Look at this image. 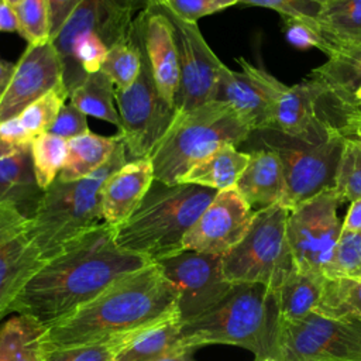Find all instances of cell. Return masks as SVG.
<instances>
[{
	"label": "cell",
	"instance_id": "cell-1",
	"mask_svg": "<svg viewBox=\"0 0 361 361\" xmlns=\"http://www.w3.org/2000/svg\"><path fill=\"white\" fill-rule=\"evenodd\" d=\"M151 261L120 248L114 227L102 223L48 258L10 306L47 329L93 300L121 276Z\"/></svg>",
	"mask_w": 361,
	"mask_h": 361
},
{
	"label": "cell",
	"instance_id": "cell-2",
	"mask_svg": "<svg viewBox=\"0 0 361 361\" xmlns=\"http://www.w3.org/2000/svg\"><path fill=\"white\" fill-rule=\"evenodd\" d=\"M179 292L151 262L114 281L66 319L44 329L41 348H62L133 334L178 314Z\"/></svg>",
	"mask_w": 361,
	"mask_h": 361
},
{
	"label": "cell",
	"instance_id": "cell-3",
	"mask_svg": "<svg viewBox=\"0 0 361 361\" xmlns=\"http://www.w3.org/2000/svg\"><path fill=\"white\" fill-rule=\"evenodd\" d=\"M219 190L195 183L154 180L134 213L114 227L120 248L151 262L183 250V238Z\"/></svg>",
	"mask_w": 361,
	"mask_h": 361
},
{
	"label": "cell",
	"instance_id": "cell-4",
	"mask_svg": "<svg viewBox=\"0 0 361 361\" xmlns=\"http://www.w3.org/2000/svg\"><path fill=\"white\" fill-rule=\"evenodd\" d=\"M278 312L269 289L259 283H234L213 307L180 324L185 350L209 344L237 345L255 361L271 358Z\"/></svg>",
	"mask_w": 361,
	"mask_h": 361
},
{
	"label": "cell",
	"instance_id": "cell-5",
	"mask_svg": "<svg viewBox=\"0 0 361 361\" xmlns=\"http://www.w3.org/2000/svg\"><path fill=\"white\" fill-rule=\"evenodd\" d=\"M121 135V134H120ZM128 161L123 138L107 162L87 178L65 182L56 178L28 219L30 235L44 259L103 221L102 188L106 179Z\"/></svg>",
	"mask_w": 361,
	"mask_h": 361
},
{
	"label": "cell",
	"instance_id": "cell-6",
	"mask_svg": "<svg viewBox=\"0 0 361 361\" xmlns=\"http://www.w3.org/2000/svg\"><path fill=\"white\" fill-rule=\"evenodd\" d=\"M251 128L224 102L212 100L178 113L171 127L149 154L155 180L178 183L200 159L223 145L244 142Z\"/></svg>",
	"mask_w": 361,
	"mask_h": 361
},
{
	"label": "cell",
	"instance_id": "cell-7",
	"mask_svg": "<svg viewBox=\"0 0 361 361\" xmlns=\"http://www.w3.org/2000/svg\"><path fill=\"white\" fill-rule=\"evenodd\" d=\"M288 214L281 203L255 210L244 238L223 257L224 275L231 283H259L271 292L293 268Z\"/></svg>",
	"mask_w": 361,
	"mask_h": 361
},
{
	"label": "cell",
	"instance_id": "cell-8",
	"mask_svg": "<svg viewBox=\"0 0 361 361\" xmlns=\"http://www.w3.org/2000/svg\"><path fill=\"white\" fill-rule=\"evenodd\" d=\"M141 54V69L137 79L126 89L114 90L120 114V128L128 161L148 158L165 135L178 111L161 96L134 21L128 31Z\"/></svg>",
	"mask_w": 361,
	"mask_h": 361
},
{
	"label": "cell",
	"instance_id": "cell-9",
	"mask_svg": "<svg viewBox=\"0 0 361 361\" xmlns=\"http://www.w3.org/2000/svg\"><path fill=\"white\" fill-rule=\"evenodd\" d=\"M276 361H361V323L309 313L296 322L276 320Z\"/></svg>",
	"mask_w": 361,
	"mask_h": 361
},
{
	"label": "cell",
	"instance_id": "cell-10",
	"mask_svg": "<svg viewBox=\"0 0 361 361\" xmlns=\"http://www.w3.org/2000/svg\"><path fill=\"white\" fill-rule=\"evenodd\" d=\"M237 62L241 71L271 97L274 104V130L307 144H316L331 134H337L331 130L324 116V109H320L323 97L329 92L322 80L310 75L300 83L288 86L244 58H238Z\"/></svg>",
	"mask_w": 361,
	"mask_h": 361
},
{
	"label": "cell",
	"instance_id": "cell-11",
	"mask_svg": "<svg viewBox=\"0 0 361 361\" xmlns=\"http://www.w3.org/2000/svg\"><path fill=\"white\" fill-rule=\"evenodd\" d=\"M341 203L337 190L329 189L289 210L286 237L298 269L323 276L343 230Z\"/></svg>",
	"mask_w": 361,
	"mask_h": 361
},
{
	"label": "cell",
	"instance_id": "cell-12",
	"mask_svg": "<svg viewBox=\"0 0 361 361\" xmlns=\"http://www.w3.org/2000/svg\"><path fill=\"white\" fill-rule=\"evenodd\" d=\"M344 142L341 134H331L316 144L298 140L269 144L278 152L283 168L285 193L281 204L292 210L319 193L334 189Z\"/></svg>",
	"mask_w": 361,
	"mask_h": 361
},
{
	"label": "cell",
	"instance_id": "cell-13",
	"mask_svg": "<svg viewBox=\"0 0 361 361\" xmlns=\"http://www.w3.org/2000/svg\"><path fill=\"white\" fill-rule=\"evenodd\" d=\"M179 292L180 322L190 320L217 305L233 288L223 269V257L182 250L155 262Z\"/></svg>",
	"mask_w": 361,
	"mask_h": 361
},
{
	"label": "cell",
	"instance_id": "cell-14",
	"mask_svg": "<svg viewBox=\"0 0 361 361\" xmlns=\"http://www.w3.org/2000/svg\"><path fill=\"white\" fill-rule=\"evenodd\" d=\"M173 28L179 55L180 82L175 107L178 113L193 110L214 100L223 62L203 38L197 23L182 20L157 0Z\"/></svg>",
	"mask_w": 361,
	"mask_h": 361
},
{
	"label": "cell",
	"instance_id": "cell-15",
	"mask_svg": "<svg viewBox=\"0 0 361 361\" xmlns=\"http://www.w3.org/2000/svg\"><path fill=\"white\" fill-rule=\"evenodd\" d=\"M148 0H83L52 41L63 68V83L72 69L71 49L75 39L86 32L96 34L106 45L127 39L137 14Z\"/></svg>",
	"mask_w": 361,
	"mask_h": 361
},
{
	"label": "cell",
	"instance_id": "cell-16",
	"mask_svg": "<svg viewBox=\"0 0 361 361\" xmlns=\"http://www.w3.org/2000/svg\"><path fill=\"white\" fill-rule=\"evenodd\" d=\"M255 210L235 188L217 192L183 238V250L224 257L247 234Z\"/></svg>",
	"mask_w": 361,
	"mask_h": 361
},
{
	"label": "cell",
	"instance_id": "cell-17",
	"mask_svg": "<svg viewBox=\"0 0 361 361\" xmlns=\"http://www.w3.org/2000/svg\"><path fill=\"white\" fill-rule=\"evenodd\" d=\"M61 85H65L63 68L52 41L27 45L14 63L10 80L0 90V124Z\"/></svg>",
	"mask_w": 361,
	"mask_h": 361
},
{
	"label": "cell",
	"instance_id": "cell-18",
	"mask_svg": "<svg viewBox=\"0 0 361 361\" xmlns=\"http://www.w3.org/2000/svg\"><path fill=\"white\" fill-rule=\"evenodd\" d=\"M45 259L28 231V219L18 212L0 207V323L24 285Z\"/></svg>",
	"mask_w": 361,
	"mask_h": 361
},
{
	"label": "cell",
	"instance_id": "cell-19",
	"mask_svg": "<svg viewBox=\"0 0 361 361\" xmlns=\"http://www.w3.org/2000/svg\"><path fill=\"white\" fill-rule=\"evenodd\" d=\"M134 27L137 28L161 96L169 106L175 107L180 69L171 21L157 0H148L134 18Z\"/></svg>",
	"mask_w": 361,
	"mask_h": 361
},
{
	"label": "cell",
	"instance_id": "cell-20",
	"mask_svg": "<svg viewBox=\"0 0 361 361\" xmlns=\"http://www.w3.org/2000/svg\"><path fill=\"white\" fill-rule=\"evenodd\" d=\"M155 180L149 158L127 161L114 171L102 188L103 221L116 227L140 206Z\"/></svg>",
	"mask_w": 361,
	"mask_h": 361
},
{
	"label": "cell",
	"instance_id": "cell-21",
	"mask_svg": "<svg viewBox=\"0 0 361 361\" xmlns=\"http://www.w3.org/2000/svg\"><path fill=\"white\" fill-rule=\"evenodd\" d=\"M214 100L227 103L251 131L274 130L271 97L243 71L235 72L223 65Z\"/></svg>",
	"mask_w": 361,
	"mask_h": 361
},
{
	"label": "cell",
	"instance_id": "cell-22",
	"mask_svg": "<svg viewBox=\"0 0 361 361\" xmlns=\"http://www.w3.org/2000/svg\"><path fill=\"white\" fill-rule=\"evenodd\" d=\"M235 189L254 210L282 203L285 178L278 152L269 145L250 152V161L237 180Z\"/></svg>",
	"mask_w": 361,
	"mask_h": 361
},
{
	"label": "cell",
	"instance_id": "cell-23",
	"mask_svg": "<svg viewBox=\"0 0 361 361\" xmlns=\"http://www.w3.org/2000/svg\"><path fill=\"white\" fill-rule=\"evenodd\" d=\"M42 195L34 175L31 145L0 159V207L13 209L31 219Z\"/></svg>",
	"mask_w": 361,
	"mask_h": 361
},
{
	"label": "cell",
	"instance_id": "cell-24",
	"mask_svg": "<svg viewBox=\"0 0 361 361\" xmlns=\"http://www.w3.org/2000/svg\"><path fill=\"white\" fill-rule=\"evenodd\" d=\"M324 276L293 268L271 290L278 319L283 322H296L314 312L320 303Z\"/></svg>",
	"mask_w": 361,
	"mask_h": 361
},
{
	"label": "cell",
	"instance_id": "cell-25",
	"mask_svg": "<svg viewBox=\"0 0 361 361\" xmlns=\"http://www.w3.org/2000/svg\"><path fill=\"white\" fill-rule=\"evenodd\" d=\"M180 324L179 316H173L138 331L117 353L113 361H159L188 351L182 345Z\"/></svg>",
	"mask_w": 361,
	"mask_h": 361
},
{
	"label": "cell",
	"instance_id": "cell-26",
	"mask_svg": "<svg viewBox=\"0 0 361 361\" xmlns=\"http://www.w3.org/2000/svg\"><path fill=\"white\" fill-rule=\"evenodd\" d=\"M250 161V154L227 144L196 162L180 179V183H195L216 190L235 188L238 178Z\"/></svg>",
	"mask_w": 361,
	"mask_h": 361
},
{
	"label": "cell",
	"instance_id": "cell-27",
	"mask_svg": "<svg viewBox=\"0 0 361 361\" xmlns=\"http://www.w3.org/2000/svg\"><path fill=\"white\" fill-rule=\"evenodd\" d=\"M120 140V133L106 137L90 130L68 140V157L58 178L71 182L90 176L107 162Z\"/></svg>",
	"mask_w": 361,
	"mask_h": 361
},
{
	"label": "cell",
	"instance_id": "cell-28",
	"mask_svg": "<svg viewBox=\"0 0 361 361\" xmlns=\"http://www.w3.org/2000/svg\"><path fill=\"white\" fill-rule=\"evenodd\" d=\"M310 75L327 86L329 94L336 102L348 109L357 107L354 93L361 87V45L336 52Z\"/></svg>",
	"mask_w": 361,
	"mask_h": 361
},
{
	"label": "cell",
	"instance_id": "cell-29",
	"mask_svg": "<svg viewBox=\"0 0 361 361\" xmlns=\"http://www.w3.org/2000/svg\"><path fill=\"white\" fill-rule=\"evenodd\" d=\"M44 329L25 316H11L0 323V361H42Z\"/></svg>",
	"mask_w": 361,
	"mask_h": 361
},
{
	"label": "cell",
	"instance_id": "cell-30",
	"mask_svg": "<svg viewBox=\"0 0 361 361\" xmlns=\"http://www.w3.org/2000/svg\"><path fill=\"white\" fill-rule=\"evenodd\" d=\"M116 86L102 72L87 73L86 78L69 92L71 103L86 116H93L120 128V114L114 100Z\"/></svg>",
	"mask_w": 361,
	"mask_h": 361
},
{
	"label": "cell",
	"instance_id": "cell-31",
	"mask_svg": "<svg viewBox=\"0 0 361 361\" xmlns=\"http://www.w3.org/2000/svg\"><path fill=\"white\" fill-rule=\"evenodd\" d=\"M319 24L340 51L361 45V0H326Z\"/></svg>",
	"mask_w": 361,
	"mask_h": 361
},
{
	"label": "cell",
	"instance_id": "cell-32",
	"mask_svg": "<svg viewBox=\"0 0 361 361\" xmlns=\"http://www.w3.org/2000/svg\"><path fill=\"white\" fill-rule=\"evenodd\" d=\"M314 312L361 323V279L326 278L323 295Z\"/></svg>",
	"mask_w": 361,
	"mask_h": 361
},
{
	"label": "cell",
	"instance_id": "cell-33",
	"mask_svg": "<svg viewBox=\"0 0 361 361\" xmlns=\"http://www.w3.org/2000/svg\"><path fill=\"white\" fill-rule=\"evenodd\" d=\"M66 97H69V92L65 85L52 89L39 100L30 104L18 116L13 117L16 127L30 142H32L38 135L49 130L59 110L65 106Z\"/></svg>",
	"mask_w": 361,
	"mask_h": 361
},
{
	"label": "cell",
	"instance_id": "cell-34",
	"mask_svg": "<svg viewBox=\"0 0 361 361\" xmlns=\"http://www.w3.org/2000/svg\"><path fill=\"white\" fill-rule=\"evenodd\" d=\"M31 155L37 183L45 190L59 176L65 165L68 140L48 131L42 133L31 142Z\"/></svg>",
	"mask_w": 361,
	"mask_h": 361
},
{
	"label": "cell",
	"instance_id": "cell-35",
	"mask_svg": "<svg viewBox=\"0 0 361 361\" xmlns=\"http://www.w3.org/2000/svg\"><path fill=\"white\" fill-rule=\"evenodd\" d=\"M141 69V54L137 44L128 35L127 39L111 45L100 66V71L113 82L116 89L128 87Z\"/></svg>",
	"mask_w": 361,
	"mask_h": 361
},
{
	"label": "cell",
	"instance_id": "cell-36",
	"mask_svg": "<svg viewBox=\"0 0 361 361\" xmlns=\"http://www.w3.org/2000/svg\"><path fill=\"white\" fill-rule=\"evenodd\" d=\"M327 279H361V231L341 230L330 262L324 268Z\"/></svg>",
	"mask_w": 361,
	"mask_h": 361
},
{
	"label": "cell",
	"instance_id": "cell-37",
	"mask_svg": "<svg viewBox=\"0 0 361 361\" xmlns=\"http://www.w3.org/2000/svg\"><path fill=\"white\" fill-rule=\"evenodd\" d=\"M137 333L114 337L106 341L42 350V361H113L117 353Z\"/></svg>",
	"mask_w": 361,
	"mask_h": 361
},
{
	"label": "cell",
	"instance_id": "cell-38",
	"mask_svg": "<svg viewBox=\"0 0 361 361\" xmlns=\"http://www.w3.org/2000/svg\"><path fill=\"white\" fill-rule=\"evenodd\" d=\"M334 189L343 202L361 199V138H345Z\"/></svg>",
	"mask_w": 361,
	"mask_h": 361
},
{
	"label": "cell",
	"instance_id": "cell-39",
	"mask_svg": "<svg viewBox=\"0 0 361 361\" xmlns=\"http://www.w3.org/2000/svg\"><path fill=\"white\" fill-rule=\"evenodd\" d=\"M16 13L18 18V34L28 45L51 41L47 0H21L16 6Z\"/></svg>",
	"mask_w": 361,
	"mask_h": 361
},
{
	"label": "cell",
	"instance_id": "cell-40",
	"mask_svg": "<svg viewBox=\"0 0 361 361\" xmlns=\"http://www.w3.org/2000/svg\"><path fill=\"white\" fill-rule=\"evenodd\" d=\"M286 39L298 48L314 47L329 56L340 51V48L326 37L322 27L296 18H283Z\"/></svg>",
	"mask_w": 361,
	"mask_h": 361
},
{
	"label": "cell",
	"instance_id": "cell-41",
	"mask_svg": "<svg viewBox=\"0 0 361 361\" xmlns=\"http://www.w3.org/2000/svg\"><path fill=\"white\" fill-rule=\"evenodd\" d=\"M326 0H240L241 4L258 6L278 11L283 18H296L319 24Z\"/></svg>",
	"mask_w": 361,
	"mask_h": 361
},
{
	"label": "cell",
	"instance_id": "cell-42",
	"mask_svg": "<svg viewBox=\"0 0 361 361\" xmlns=\"http://www.w3.org/2000/svg\"><path fill=\"white\" fill-rule=\"evenodd\" d=\"M172 13L182 20L197 23L202 17L214 14L231 6L240 4V0H161Z\"/></svg>",
	"mask_w": 361,
	"mask_h": 361
},
{
	"label": "cell",
	"instance_id": "cell-43",
	"mask_svg": "<svg viewBox=\"0 0 361 361\" xmlns=\"http://www.w3.org/2000/svg\"><path fill=\"white\" fill-rule=\"evenodd\" d=\"M87 116L79 110L75 104H65L58 116L55 117L54 123L51 124L48 133L62 137L65 140L75 138L89 131L87 126Z\"/></svg>",
	"mask_w": 361,
	"mask_h": 361
},
{
	"label": "cell",
	"instance_id": "cell-44",
	"mask_svg": "<svg viewBox=\"0 0 361 361\" xmlns=\"http://www.w3.org/2000/svg\"><path fill=\"white\" fill-rule=\"evenodd\" d=\"M83 0H47L49 14V39L54 41Z\"/></svg>",
	"mask_w": 361,
	"mask_h": 361
},
{
	"label": "cell",
	"instance_id": "cell-45",
	"mask_svg": "<svg viewBox=\"0 0 361 361\" xmlns=\"http://www.w3.org/2000/svg\"><path fill=\"white\" fill-rule=\"evenodd\" d=\"M0 32H18L16 7L7 0H0Z\"/></svg>",
	"mask_w": 361,
	"mask_h": 361
},
{
	"label": "cell",
	"instance_id": "cell-46",
	"mask_svg": "<svg viewBox=\"0 0 361 361\" xmlns=\"http://www.w3.org/2000/svg\"><path fill=\"white\" fill-rule=\"evenodd\" d=\"M343 230L361 231V199L350 202L348 212L343 220Z\"/></svg>",
	"mask_w": 361,
	"mask_h": 361
},
{
	"label": "cell",
	"instance_id": "cell-47",
	"mask_svg": "<svg viewBox=\"0 0 361 361\" xmlns=\"http://www.w3.org/2000/svg\"><path fill=\"white\" fill-rule=\"evenodd\" d=\"M14 71V63L0 59V90L7 85Z\"/></svg>",
	"mask_w": 361,
	"mask_h": 361
},
{
	"label": "cell",
	"instance_id": "cell-48",
	"mask_svg": "<svg viewBox=\"0 0 361 361\" xmlns=\"http://www.w3.org/2000/svg\"><path fill=\"white\" fill-rule=\"evenodd\" d=\"M193 353H195L193 350H188V351H182V353L169 355L166 358H162L159 361H196L193 357Z\"/></svg>",
	"mask_w": 361,
	"mask_h": 361
},
{
	"label": "cell",
	"instance_id": "cell-49",
	"mask_svg": "<svg viewBox=\"0 0 361 361\" xmlns=\"http://www.w3.org/2000/svg\"><path fill=\"white\" fill-rule=\"evenodd\" d=\"M354 103H355L357 110H358V114H360V117H361V87H358L357 92L354 93ZM358 138H361V137H358Z\"/></svg>",
	"mask_w": 361,
	"mask_h": 361
},
{
	"label": "cell",
	"instance_id": "cell-50",
	"mask_svg": "<svg viewBox=\"0 0 361 361\" xmlns=\"http://www.w3.org/2000/svg\"><path fill=\"white\" fill-rule=\"evenodd\" d=\"M7 1H8V3H10V4H13V6H14V7H16V6H17V4H18V3H20V1H21V0H7Z\"/></svg>",
	"mask_w": 361,
	"mask_h": 361
},
{
	"label": "cell",
	"instance_id": "cell-51",
	"mask_svg": "<svg viewBox=\"0 0 361 361\" xmlns=\"http://www.w3.org/2000/svg\"><path fill=\"white\" fill-rule=\"evenodd\" d=\"M262 361H276V360H274V358H267V360H262Z\"/></svg>",
	"mask_w": 361,
	"mask_h": 361
}]
</instances>
